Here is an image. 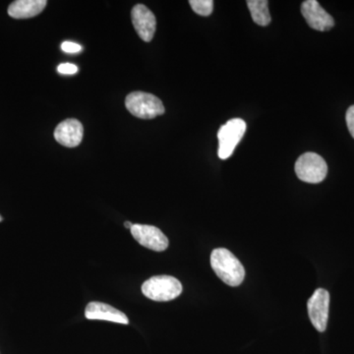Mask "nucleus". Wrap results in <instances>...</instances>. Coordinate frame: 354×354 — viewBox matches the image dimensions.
Here are the masks:
<instances>
[{
    "instance_id": "18",
    "label": "nucleus",
    "mask_w": 354,
    "mask_h": 354,
    "mask_svg": "<svg viewBox=\"0 0 354 354\" xmlns=\"http://www.w3.org/2000/svg\"><path fill=\"white\" fill-rule=\"evenodd\" d=\"M133 223H130V221H127V223H124V227L127 228H129V230H131Z\"/></svg>"
},
{
    "instance_id": "14",
    "label": "nucleus",
    "mask_w": 354,
    "mask_h": 354,
    "mask_svg": "<svg viewBox=\"0 0 354 354\" xmlns=\"http://www.w3.org/2000/svg\"><path fill=\"white\" fill-rule=\"evenodd\" d=\"M191 8L200 16H209L213 12L214 1L212 0H190Z\"/></svg>"
},
{
    "instance_id": "3",
    "label": "nucleus",
    "mask_w": 354,
    "mask_h": 354,
    "mask_svg": "<svg viewBox=\"0 0 354 354\" xmlns=\"http://www.w3.org/2000/svg\"><path fill=\"white\" fill-rule=\"evenodd\" d=\"M125 106L132 115L142 120H153L165 113L164 104L149 93L133 92L127 95Z\"/></svg>"
},
{
    "instance_id": "11",
    "label": "nucleus",
    "mask_w": 354,
    "mask_h": 354,
    "mask_svg": "<svg viewBox=\"0 0 354 354\" xmlns=\"http://www.w3.org/2000/svg\"><path fill=\"white\" fill-rule=\"evenodd\" d=\"M85 317L88 320L109 321V322L129 324L128 317L120 310L102 302H90L85 309Z\"/></svg>"
},
{
    "instance_id": "12",
    "label": "nucleus",
    "mask_w": 354,
    "mask_h": 354,
    "mask_svg": "<svg viewBox=\"0 0 354 354\" xmlns=\"http://www.w3.org/2000/svg\"><path fill=\"white\" fill-rule=\"evenodd\" d=\"M46 4V0H17L9 6L8 14L15 19H27L39 15Z\"/></svg>"
},
{
    "instance_id": "6",
    "label": "nucleus",
    "mask_w": 354,
    "mask_h": 354,
    "mask_svg": "<svg viewBox=\"0 0 354 354\" xmlns=\"http://www.w3.org/2000/svg\"><path fill=\"white\" fill-rule=\"evenodd\" d=\"M308 314L312 325L318 332L323 333L327 329L329 319L330 293L324 288H318L313 293L308 304Z\"/></svg>"
},
{
    "instance_id": "16",
    "label": "nucleus",
    "mask_w": 354,
    "mask_h": 354,
    "mask_svg": "<svg viewBox=\"0 0 354 354\" xmlns=\"http://www.w3.org/2000/svg\"><path fill=\"white\" fill-rule=\"evenodd\" d=\"M62 48L67 53H77L82 50V46H79L78 44L71 43V41H64L62 44Z\"/></svg>"
},
{
    "instance_id": "9",
    "label": "nucleus",
    "mask_w": 354,
    "mask_h": 354,
    "mask_svg": "<svg viewBox=\"0 0 354 354\" xmlns=\"http://www.w3.org/2000/svg\"><path fill=\"white\" fill-rule=\"evenodd\" d=\"M131 18L140 39L146 43L152 41L157 28V19L152 11L143 4H137L133 7Z\"/></svg>"
},
{
    "instance_id": "2",
    "label": "nucleus",
    "mask_w": 354,
    "mask_h": 354,
    "mask_svg": "<svg viewBox=\"0 0 354 354\" xmlns=\"http://www.w3.org/2000/svg\"><path fill=\"white\" fill-rule=\"evenodd\" d=\"M142 292L153 301H171L183 293V285L174 277L156 276L147 279L142 286Z\"/></svg>"
},
{
    "instance_id": "13",
    "label": "nucleus",
    "mask_w": 354,
    "mask_h": 354,
    "mask_svg": "<svg viewBox=\"0 0 354 354\" xmlns=\"http://www.w3.org/2000/svg\"><path fill=\"white\" fill-rule=\"evenodd\" d=\"M246 3L256 24L266 27L271 23V15L268 8L269 2L267 0H248Z\"/></svg>"
},
{
    "instance_id": "10",
    "label": "nucleus",
    "mask_w": 354,
    "mask_h": 354,
    "mask_svg": "<svg viewBox=\"0 0 354 354\" xmlns=\"http://www.w3.org/2000/svg\"><path fill=\"white\" fill-rule=\"evenodd\" d=\"M82 123L73 118L60 122L55 130V138L60 145L74 148L80 145L83 139Z\"/></svg>"
},
{
    "instance_id": "8",
    "label": "nucleus",
    "mask_w": 354,
    "mask_h": 354,
    "mask_svg": "<svg viewBox=\"0 0 354 354\" xmlns=\"http://www.w3.org/2000/svg\"><path fill=\"white\" fill-rule=\"evenodd\" d=\"M301 13L307 24L316 31H329L335 26L334 18L316 0L302 2Z\"/></svg>"
},
{
    "instance_id": "15",
    "label": "nucleus",
    "mask_w": 354,
    "mask_h": 354,
    "mask_svg": "<svg viewBox=\"0 0 354 354\" xmlns=\"http://www.w3.org/2000/svg\"><path fill=\"white\" fill-rule=\"evenodd\" d=\"M57 71L60 74H66V75H73L78 72V67L71 64H62L58 66Z\"/></svg>"
},
{
    "instance_id": "4",
    "label": "nucleus",
    "mask_w": 354,
    "mask_h": 354,
    "mask_svg": "<svg viewBox=\"0 0 354 354\" xmlns=\"http://www.w3.org/2000/svg\"><path fill=\"white\" fill-rule=\"evenodd\" d=\"M295 174L304 183H322L328 174V165L318 153H305L295 162Z\"/></svg>"
},
{
    "instance_id": "1",
    "label": "nucleus",
    "mask_w": 354,
    "mask_h": 354,
    "mask_svg": "<svg viewBox=\"0 0 354 354\" xmlns=\"http://www.w3.org/2000/svg\"><path fill=\"white\" fill-rule=\"evenodd\" d=\"M212 269L227 286H241L245 278V270L241 261L225 248H216L211 254Z\"/></svg>"
},
{
    "instance_id": "7",
    "label": "nucleus",
    "mask_w": 354,
    "mask_h": 354,
    "mask_svg": "<svg viewBox=\"0 0 354 354\" xmlns=\"http://www.w3.org/2000/svg\"><path fill=\"white\" fill-rule=\"evenodd\" d=\"M130 232L139 244L150 250L162 252V251L167 250L169 247L167 237L160 228L153 227V225L135 223L132 225Z\"/></svg>"
},
{
    "instance_id": "19",
    "label": "nucleus",
    "mask_w": 354,
    "mask_h": 354,
    "mask_svg": "<svg viewBox=\"0 0 354 354\" xmlns=\"http://www.w3.org/2000/svg\"><path fill=\"white\" fill-rule=\"evenodd\" d=\"M2 221V216H0V221Z\"/></svg>"
},
{
    "instance_id": "5",
    "label": "nucleus",
    "mask_w": 354,
    "mask_h": 354,
    "mask_svg": "<svg viewBox=\"0 0 354 354\" xmlns=\"http://www.w3.org/2000/svg\"><path fill=\"white\" fill-rule=\"evenodd\" d=\"M246 131V123L241 118L228 120L218 133V158L227 160L234 153V149L241 141Z\"/></svg>"
},
{
    "instance_id": "17",
    "label": "nucleus",
    "mask_w": 354,
    "mask_h": 354,
    "mask_svg": "<svg viewBox=\"0 0 354 354\" xmlns=\"http://www.w3.org/2000/svg\"><path fill=\"white\" fill-rule=\"evenodd\" d=\"M346 120L349 132L354 139V106H351L346 111Z\"/></svg>"
}]
</instances>
